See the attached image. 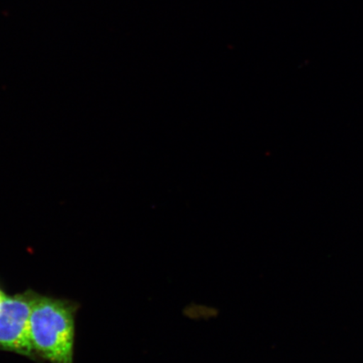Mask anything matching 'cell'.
Here are the masks:
<instances>
[{
	"label": "cell",
	"instance_id": "1",
	"mask_svg": "<svg viewBox=\"0 0 363 363\" xmlns=\"http://www.w3.org/2000/svg\"><path fill=\"white\" fill-rule=\"evenodd\" d=\"M79 305L36 295L30 319L31 344L40 362L74 363L75 317Z\"/></svg>",
	"mask_w": 363,
	"mask_h": 363
},
{
	"label": "cell",
	"instance_id": "2",
	"mask_svg": "<svg viewBox=\"0 0 363 363\" xmlns=\"http://www.w3.org/2000/svg\"><path fill=\"white\" fill-rule=\"evenodd\" d=\"M38 293L31 289L6 295L0 303V351L40 362L31 344L30 319Z\"/></svg>",
	"mask_w": 363,
	"mask_h": 363
},
{
	"label": "cell",
	"instance_id": "3",
	"mask_svg": "<svg viewBox=\"0 0 363 363\" xmlns=\"http://www.w3.org/2000/svg\"><path fill=\"white\" fill-rule=\"evenodd\" d=\"M6 293L4 292V290L0 288V303H2V301H4V298H6Z\"/></svg>",
	"mask_w": 363,
	"mask_h": 363
}]
</instances>
